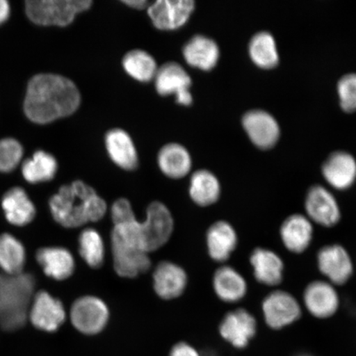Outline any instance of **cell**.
<instances>
[{
  "label": "cell",
  "instance_id": "obj_1",
  "mask_svg": "<svg viewBox=\"0 0 356 356\" xmlns=\"http://www.w3.org/2000/svg\"><path fill=\"white\" fill-rule=\"evenodd\" d=\"M80 102L79 89L70 79L58 74H40L29 83L24 109L31 122L47 124L74 113Z\"/></svg>",
  "mask_w": 356,
  "mask_h": 356
},
{
  "label": "cell",
  "instance_id": "obj_2",
  "mask_svg": "<svg viewBox=\"0 0 356 356\" xmlns=\"http://www.w3.org/2000/svg\"><path fill=\"white\" fill-rule=\"evenodd\" d=\"M53 218L65 228H79L104 217L108 207L92 186L75 181L61 186L49 202Z\"/></svg>",
  "mask_w": 356,
  "mask_h": 356
},
{
  "label": "cell",
  "instance_id": "obj_3",
  "mask_svg": "<svg viewBox=\"0 0 356 356\" xmlns=\"http://www.w3.org/2000/svg\"><path fill=\"white\" fill-rule=\"evenodd\" d=\"M35 280L30 274L3 275L0 278V327L19 330L26 323Z\"/></svg>",
  "mask_w": 356,
  "mask_h": 356
},
{
  "label": "cell",
  "instance_id": "obj_4",
  "mask_svg": "<svg viewBox=\"0 0 356 356\" xmlns=\"http://www.w3.org/2000/svg\"><path fill=\"white\" fill-rule=\"evenodd\" d=\"M92 4L91 0H30L26 2V13L35 24L66 26Z\"/></svg>",
  "mask_w": 356,
  "mask_h": 356
},
{
  "label": "cell",
  "instance_id": "obj_5",
  "mask_svg": "<svg viewBox=\"0 0 356 356\" xmlns=\"http://www.w3.org/2000/svg\"><path fill=\"white\" fill-rule=\"evenodd\" d=\"M70 321L83 335H99L108 326L110 311L100 298L86 296L79 298L70 309Z\"/></svg>",
  "mask_w": 356,
  "mask_h": 356
},
{
  "label": "cell",
  "instance_id": "obj_6",
  "mask_svg": "<svg viewBox=\"0 0 356 356\" xmlns=\"http://www.w3.org/2000/svg\"><path fill=\"white\" fill-rule=\"evenodd\" d=\"M146 251L158 250L170 239L173 226V218L165 204L154 202L147 207L146 218L140 222Z\"/></svg>",
  "mask_w": 356,
  "mask_h": 356
},
{
  "label": "cell",
  "instance_id": "obj_7",
  "mask_svg": "<svg viewBox=\"0 0 356 356\" xmlns=\"http://www.w3.org/2000/svg\"><path fill=\"white\" fill-rule=\"evenodd\" d=\"M156 90L162 96L175 95L178 104L188 106L193 104L190 92L191 79L181 65L175 62L159 67L155 74Z\"/></svg>",
  "mask_w": 356,
  "mask_h": 356
},
{
  "label": "cell",
  "instance_id": "obj_8",
  "mask_svg": "<svg viewBox=\"0 0 356 356\" xmlns=\"http://www.w3.org/2000/svg\"><path fill=\"white\" fill-rule=\"evenodd\" d=\"M257 323L246 309H236L227 314L219 326L220 335L234 349H246L257 335Z\"/></svg>",
  "mask_w": 356,
  "mask_h": 356
},
{
  "label": "cell",
  "instance_id": "obj_9",
  "mask_svg": "<svg viewBox=\"0 0 356 356\" xmlns=\"http://www.w3.org/2000/svg\"><path fill=\"white\" fill-rule=\"evenodd\" d=\"M262 311L267 326L273 330H282L301 317L299 302L291 293L282 291L267 296L262 304Z\"/></svg>",
  "mask_w": 356,
  "mask_h": 356
},
{
  "label": "cell",
  "instance_id": "obj_10",
  "mask_svg": "<svg viewBox=\"0 0 356 356\" xmlns=\"http://www.w3.org/2000/svg\"><path fill=\"white\" fill-rule=\"evenodd\" d=\"M148 15L156 29L171 31L180 29L195 10L193 0H158L149 4Z\"/></svg>",
  "mask_w": 356,
  "mask_h": 356
},
{
  "label": "cell",
  "instance_id": "obj_11",
  "mask_svg": "<svg viewBox=\"0 0 356 356\" xmlns=\"http://www.w3.org/2000/svg\"><path fill=\"white\" fill-rule=\"evenodd\" d=\"M29 317L39 330L54 332L64 324L66 314L59 300L46 291H41L34 298Z\"/></svg>",
  "mask_w": 356,
  "mask_h": 356
},
{
  "label": "cell",
  "instance_id": "obj_12",
  "mask_svg": "<svg viewBox=\"0 0 356 356\" xmlns=\"http://www.w3.org/2000/svg\"><path fill=\"white\" fill-rule=\"evenodd\" d=\"M309 219L324 227L336 225L341 219L339 206L333 195L322 186L312 188L305 200Z\"/></svg>",
  "mask_w": 356,
  "mask_h": 356
},
{
  "label": "cell",
  "instance_id": "obj_13",
  "mask_svg": "<svg viewBox=\"0 0 356 356\" xmlns=\"http://www.w3.org/2000/svg\"><path fill=\"white\" fill-rule=\"evenodd\" d=\"M318 264L320 271L334 284H344L353 273V264L343 247L326 246L319 251Z\"/></svg>",
  "mask_w": 356,
  "mask_h": 356
},
{
  "label": "cell",
  "instance_id": "obj_14",
  "mask_svg": "<svg viewBox=\"0 0 356 356\" xmlns=\"http://www.w3.org/2000/svg\"><path fill=\"white\" fill-rule=\"evenodd\" d=\"M243 126L253 144L261 149L270 148L279 139V124L273 115L265 111H248L243 118Z\"/></svg>",
  "mask_w": 356,
  "mask_h": 356
},
{
  "label": "cell",
  "instance_id": "obj_15",
  "mask_svg": "<svg viewBox=\"0 0 356 356\" xmlns=\"http://www.w3.org/2000/svg\"><path fill=\"white\" fill-rule=\"evenodd\" d=\"M154 289L163 300L177 299L184 293L188 286V275L184 268L173 262L164 261L155 267Z\"/></svg>",
  "mask_w": 356,
  "mask_h": 356
},
{
  "label": "cell",
  "instance_id": "obj_16",
  "mask_svg": "<svg viewBox=\"0 0 356 356\" xmlns=\"http://www.w3.org/2000/svg\"><path fill=\"white\" fill-rule=\"evenodd\" d=\"M305 305L314 317L325 319L331 318L339 307V296L332 284L321 282H312L305 289Z\"/></svg>",
  "mask_w": 356,
  "mask_h": 356
},
{
  "label": "cell",
  "instance_id": "obj_17",
  "mask_svg": "<svg viewBox=\"0 0 356 356\" xmlns=\"http://www.w3.org/2000/svg\"><path fill=\"white\" fill-rule=\"evenodd\" d=\"M323 175L334 188H349L356 179L355 159L343 151L333 153L323 164Z\"/></svg>",
  "mask_w": 356,
  "mask_h": 356
},
{
  "label": "cell",
  "instance_id": "obj_18",
  "mask_svg": "<svg viewBox=\"0 0 356 356\" xmlns=\"http://www.w3.org/2000/svg\"><path fill=\"white\" fill-rule=\"evenodd\" d=\"M106 148L113 162L124 170L132 171L139 160L135 145L130 136L122 129H113L106 133Z\"/></svg>",
  "mask_w": 356,
  "mask_h": 356
},
{
  "label": "cell",
  "instance_id": "obj_19",
  "mask_svg": "<svg viewBox=\"0 0 356 356\" xmlns=\"http://www.w3.org/2000/svg\"><path fill=\"white\" fill-rule=\"evenodd\" d=\"M37 260L47 277L56 280L68 279L75 269L74 258L65 248L47 247L39 249Z\"/></svg>",
  "mask_w": 356,
  "mask_h": 356
},
{
  "label": "cell",
  "instance_id": "obj_20",
  "mask_svg": "<svg viewBox=\"0 0 356 356\" xmlns=\"http://www.w3.org/2000/svg\"><path fill=\"white\" fill-rule=\"evenodd\" d=\"M313 232V225L309 218L296 213L284 221L280 228V237L289 252L301 253L309 248Z\"/></svg>",
  "mask_w": 356,
  "mask_h": 356
},
{
  "label": "cell",
  "instance_id": "obj_21",
  "mask_svg": "<svg viewBox=\"0 0 356 356\" xmlns=\"http://www.w3.org/2000/svg\"><path fill=\"white\" fill-rule=\"evenodd\" d=\"M207 243L212 259L222 262L229 259L237 247L238 236L228 222L218 221L208 229Z\"/></svg>",
  "mask_w": 356,
  "mask_h": 356
},
{
  "label": "cell",
  "instance_id": "obj_22",
  "mask_svg": "<svg viewBox=\"0 0 356 356\" xmlns=\"http://www.w3.org/2000/svg\"><path fill=\"white\" fill-rule=\"evenodd\" d=\"M182 53L186 63L202 70L213 69L220 57V49L216 42L202 35L191 38L185 44Z\"/></svg>",
  "mask_w": 356,
  "mask_h": 356
},
{
  "label": "cell",
  "instance_id": "obj_23",
  "mask_svg": "<svg viewBox=\"0 0 356 356\" xmlns=\"http://www.w3.org/2000/svg\"><path fill=\"white\" fill-rule=\"evenodd\" d=\"M115 273L124 278H135L148 271L151 266L149 253L140 249L111 247Z\"/></svg>",
  "mask_w": 356,
  "mask_h": 356
},
{
  "label": "cell",
  "instance_id": "obj_24",
  "mask_svg": "<svg viewBox=\"0 0 356 356\" xmlns=\"http://www.w3.org/2000/svg\"><path fill=\"white\" fill-rule=\"evenodd\" d=\"M2 208L10 224L24 226L34 220L35 208L26 191L21 188L8 190L2 200Z\"/></svg>",
  "mask_w": 356,
  "mask_h": 356
},
{
  "label": "cell",
  "instance_id": "obj_25",
  "mask_svg": "<svg viewBox=\"0 0 356 356\" xmlns=\"http://www.w3.org/2000/svg\"><path fill=\"white\" fill-rule=\"evenodd\" d=\"M250 261L255 278L260 283L275 286L282 282L284 264L277 253L258 248L252 252Z\"/></svg>",
  "mask_w": 356,
  "mask_h": 356
},
{
  "label": "cell",
  "instance_id": "obj_26",
  "mask_svg": "<svg viewBox=\"0 0 356 356\" xmlns=\"http://www.w3.org/2000/svg\"><path fill=\"white\" fill-rule=\"evenodd\" d=\"M158 164L164 175L172 179H180L188 175L193 161L185 147L171 143L160 149Z\"/></svg>",
  "mask_w": 356,
  "mask_h": 356
},
{
  "label": "cell",
  "instance_id": "obj_27",
  "mask_svg": "<svg viewBox=\"0 0 356 356\" xmlns=\"http://www.w3.org/2000/svg\"><path fill=\"white\" fill-rule=\"evenodd\" d=\"M213 287L218 297L224 302H235L246 295V280L230 266H222L216 271Z\"/></svg>",
  "mask_w": 356,
  "mask_h": 356
},
{
  "label": "cell",
  "instance_id": "obj_28",
  "mask_svg": "<svg viewBox=\"0 0 356 356\" xmlns=\"http://www.w3.org/2000/svg\"><path fill=\"white\" fill-rule=\"evenodd\" d=\"M220 193V181L211 172L199 170L191 176L189 194L191 200L197 206H211L219 200Z\"/></svg>",
  "mask_w": 356,
  "mask_h": 356
},
{
  "label": "cell",
  "instance_id": "obj_29",
  "mask_svg": "<svg viewBox=\"0 0 356 356\" xmlns=\"http://www.w3.org/2000/svg\"><path fill=\"white\" fill-rule=\"evenodd\" d=\"M57 170L58 163L54 156L42 150L34 153L22 167L24 179L33 184L52 180Z\"/></svg>",
  "mask_w": 356,
  "mask_h": 356
},
{
  "label": "cell",
  "instance_id": "obj_30",
  "mask_svg": "<svg viewBox=\"0 0 356 356\" xmlns=\"http://www.w3.org/2000/svg\"><path fill=\"white\" fill-rule=\"evenodd\" d=\"M25 261V248L19 240L8 234L0 235V267L8 275H17L24 269Z\"/></svg>",
  "mask_w": 356,
  "mask_h": 356
},
{
  "label": "cell",
  "instance_id": "obj_31",
  "mask_svg": "<svg viewBox=\"0 0 356 356\" xmlns=\"http://www.w3.org/2000/svg\"><path fill=\"white\" fill-rule=\"evenodd\" d=\"M249 54L252 61L261 68L270 69L278 64L277 44L270 33H258L251 39Z\"/></svg>",
  "mask_w": 356,
  "mask_h": 356
},
{
  "label": "cell",
  "instance_id": "obj_32",
  "mask_svg": "<svg viewBox=\"0 0 356 356\" xmlns=\"http://www.w3.org/2000/svg\"><path fill=\"white\" fill-rule=\"evenodd\" d=\"M122 65L131 78L143 83L154 79L158 70L154 57L142 50L129 51L123 58Z\"/></svg>",
  "mask_w": 356,
  "mask_h": 356
},
{
  "label": "cell",
  "instance_id": "obj_33",
  "mask_svg": "<svg viewBox=\"0 0 356 356\" xmlns=\"http://www.w3.org/2000/svg\"><path fill=\"white\" fill-rule=\"evenodd\" d=\"M79 252L92 268H99L104 264L105 246L101 234L95 229L82 231L79 237Z\"/></svg>",
  "mask_w": 356,
  "mask_h": 356
},
{
  "label": "cell",
  "instance_id": "obj_34",
  "mask_svg": "<svg viewBox=\"0 0 356 356\" xmlns=\"http://www.w3.org/2000/svg\"><path fill=\"white\" fill-rule=\"evenodd\" d=\"M24 149L19 141L12 138L0 140V172H10L19 165Z\"/></svg>",
  "mask_w": 356,
  "mask_h": 356
},
{
  "label": "cell",
  "instance_id": "obj_35",
  "mask_svg": "<svg viewBox=\"0 0 356 356\" xmlns=\"http://www.w3.org/2000/svg\"><path fill=\"white\" fill-rule=\"evenodd\" d=\"M337 90L342 109L348 113L356 110V74L342 77L338 83Z\"/></svg>",
  "mask_w": 356,
  "mask_h": 356
},
{
  "label": "cell",
  "instance_id": "obj_36",
  "mask_svg": "<svg viewBox=\"0 0 356 356\" xmlns=\"http://www.w3.org/2000/svg\"><path fill=\"white\" fill-rule=\"evenodd\" d=\"M111 216L114 225L124 224L136 219L131 202L124 198L115 200L111 209Z\"/></svg>",
  "mask_w": 356,
  "mask_h": 356
},
{
  "label": "cell",
  "instance_id": "obj_37",
  "mask_svg": "<svg viewBox=\"0 0 356 356\" xmlns=\"http://www.w3.org/2000/svg\"><path fill=\"white\" fill-rule=\"evenodd\" d=\"M168 356H200L197 348L186 341L177 342L171 347Z\"/></svg>",
  "mask_w": 356,
  "mask_h": 356
},
{
  "label": "cell",
  "instance_id": "obj_38",
  "mask_svg": "<svg viewBox=\"0 0 356 356\" xmlns=\"http://www.w3.org/2000/svg\"><path fill=\"white\" fill-rule=\"evenodd\" d=\"M10 15V6L6 0H0V25L6 22Z\"/></svg>",
  "mask_w": 356,
  "mask_h": 356
},
{
  "label": "cell",
  "instance_id": "obj_39",
  "mask_svg": "<svg viewBox=\"0 0 356 356\" xmlns=\"http://www.w3.org/2000/svg\"><path fill=\"white\" fill-rule=\"evenodd\" d=\"M122 2L127 6L139 10H145L149 6V2L147 0H124Z\"/></svg>",
  "mask_w": 356,
  "mask_h": 356
},
{
  "label": "cell",
  "instance_id": "obj_40",
  "mask_svg": "<svg viewBox=\"0 0 356 356\" xmlns=\"http://www.w3.org/2000/svg\"><path fill=\"white\" fill-rule=\"evenodd\" d=\"M292 356H314L309 353H306V351H299V353H296L293 354Z\"/></svg>",
  "mask_w": 356,
  "mask_h": 356
}]
</instances>
